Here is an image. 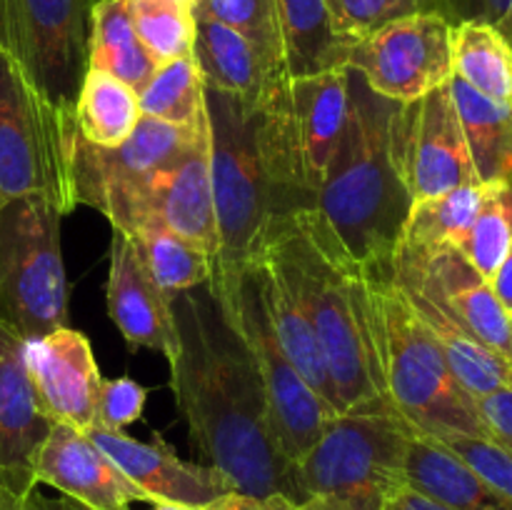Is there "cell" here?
Returning a JSON list of instances; mask_svg holds the SVG:
<instances>
[{"label": "cell", "instance_id": "cell-1", "mask_svg": "<svg viewBox=\"0 0 512 510\" xmlns=\"http://www.w3.org/2000/svg\"><path fill=\"white\" fill-rule=\"evenodd\" d=\"M180 350L170 360L173 393L190 440L238 493L285 495L305 503L298 465L270 425L258 365L205 285L173 295Z\"/></svg>", "mask_w": 512, "mask_h": 510}, {"label": "cell", "instance_id": "cell-2", "mask_svg": "<svg viewBox=\"0 0 512 510\" xmlns=\"http://www.w3.org/2000/svg\"><path fill=\"white\" fill-rule=\"evenodd\" d=\"M290 83V80H288ZM288 83L245 103L205 83L218 253L213 278L228 280L313 213L315 188L303 165Z\"/></svg>", "mask_w": 512, "mask_h": 510}, {"label": "cell", "instance_id": "cell-3", "mask_svg": "<svg viewBox=\"0 0 512 510\" xmlns=\"http://www.w3.org/2000/svg\"><path fill=\"white\" fill-rule=\"evenodd\" d=\"M348 75V123L315 190L313 213L298 225L340 268L390 275L413 208L398 155L403 103L375 95L355 70L348 68Z\"/></svg>", "mask_w": 512, "mask_h": 510}, {"label": "cell", "instance_id": "cell-4", "mask_svg": "<svg viewBox=\"0 0 512 510\" xmlns=\"http://www.w3.org/2000/svg\"><path fill=\"white\" fill-rule=\"evenodd\" d=\"M385 398L430 438H490L478 400L458 383L438 340L390 275H363Z\"/></svg>", "mask_w": 512, "mask_h": 510}, {"label": "cell", "instance_id": "cell-5", "mask_svg": "<svg viewBox=\"0 0 512 510\" xmlns=\"http://www.w3.org/2000/svg\"><path fill=\"white\" fill-rule=\"evenodd\" d=\"M265 255L283 265L298 290L333 380L340 413L380 400L390 403L370 333L363 275L340 268L300 225L275 240Z\"/></svg>", "mask_w": 512, "mask_h": 510}, {"label": "cell", "instance_id": "cell-6", "mask_svg": "<svg viewBox=\"0 0 512 510\" xmlns=\"http://www.w3.org/2000/svg\"><path fill=\"white\" fill-rule=\"evenodd\" d=\"M410 435L413 428L385 400L333 415L298 460L305 498L335 510H383L405 488Z\"/></svg>", "mask_w": 512, "mask_h": 510}, {"label": "cell", "instance_id": "cell-7", "mask_svg": "<svg viewBox=\"0 0 512 510\" xmlns=\"http://www.w3.org/2000/svg\"><path fill=\"white\" fill-rule=\"evenodd\" d=\"M60 218L43 195L0 205V323L25 343L68 325Z\"/></svg>", "mask_w": 512, "mask_h": 510}, {"label": "cell", "instance_id": "cell-8", "mask_svg": "<svg viewBox=\"0 0 512 510\" xmlns=\"http://www.w3.org/2000/svg\"><path fill=\"white\" fill-rule=\"evenodd\" d=\"M73 113L30 85L0 50V205L43 195L63 215L78 205L73 185Z\"/></svg>", "mask_w": 512, "mask_h": 510}, {"label": "cell", "instance_id": "cell-9", "mask_svg": "<svg viewBox=\"0 0 512 510\" xmlns=\"http://www.w3.org/2000/svg\"><path fill=\"white\" fill-rule=\"evenodd\" d=\"M208 290L223 310L225 320L248 345L263 380L275 440L280 450L298 465V460L318 443L325 423L338 413L305 383L303 375L280 348L263 305L255 265L235 278L210 280Z\"/></svg>", "mask_w": 512, "mask_h": 510}, {"label": "cell", "instance_id": "cell-10", "mask_svg": "<svg viewBox=\"0 0 512 510\" xmlns=\"http://www.w3.org/2000/svg\"><path fill=\"white\" fill-rule=\"evenodd\" d=\"M95 0H0V50L40 95L73 113L88 73Z\"/></svg>", "mask_w": 512, "mask_h": 510}, {"label": "cell", "instance_id": "cell-11", "mask_svg": "<svg viewBox=\"0 0 512 510\" xmlns=\"http://www.w3.org/2000/svg\"><path fill=\"white\" fill-rule=\"evenodd\" d=\"M90 208L100 210L113 223V230L130 235L143 225H163L215 258L218 223L210 178L208 118L175 163L138 183L105 190Z\"/></svg>", "mask_w": 512, "mask_h": 510}, {"label": "cell", "instance_id": "cell-12", "mask_svg": "<svg viewBox=\"0 0 512 510\" xmlns=\"http://www.w3.org/2000/svg\"><path fill=\"white\" fill-rule=\"evenodd\" d=\"M345 68L395 103H415L453 78V23L438 13L410 15L353 43Z\"/></svg>", "mask_w": 512, "mask_h": 510}, {"label": "cell", "instance_id": "cell-13", "mask_svg": "<svg viewBox=\"0 0 512 510\" xmlns=\"http://www.w3.org/2000/svg\"><path fill=\"white\" fill-rule=\"evenodd\" d=\"M390 280L405 293L438 305L473 338L512 360V315L495 298L483 278L453 245L415 248L398 243L390 263Z\"/></svg>", "mask_w": 512, "mask_h": 510}, {"label": "cell", "instance_id": "cell-14", "mask_svg": "<svg viewBox=\"0 0 512 510\" xmlns=\"http://www.w3.org/2000/svg\"><path fill=\"white\" fill-rule=\"evenodd\" d=\"M398 155L413 203L480 185L448 83L400 108Z\"/></svg>", "mask_w": 512, "mask_h": 510}, {"label": "cell", "instance_id": "cell-15", "mask_svg": "<svg viewBox=\"0 0 512 510\" xmlns=\"http://www.w3.org/2000/svg\"><path fill=\"white\" fill-rule=\"evenodd\" d=\"M55 420L45 410L25 358V340L0 323V490L23 498Z\"/></svg>", "mask_w": 512, "mask_h": 510}, {"label": "cell", "instance_id": "cell-16", "mask_svg": "<svg viewBox=\"0 0 512 510\" xmlns=\"http://www.w3.org/2000/svg\"><path fill=\"white\" fill-rule=\"evenodd\" d=\"M85 433L148 495L153 505L170 503L203 510L205 505L235 490L220 470L213 465L188 463L158 433L148 443L135 440L125 430H108L100 425H93Z\"/></svg>", "mask_w": 512, "mask_h": 510}, {"label": "cell", "instance_id": "cell-17", "mask_svg": "<svg viewBox=\"0 0 512 510\" xmlns=\"http://www.w3.org/2000/svg\"><path fill=\"white\" fill-rule=\"evenodd\" d=\"M203 120L205 115L195 125H170L143 115L128 140L115 148H100L75 133L73 185L78 205H90L105 190L138 183L155 170L175 163L195 138Z\"/></svg>", "mask_w": 512, "mask_h": 510}, {"label": "cell", "instance_id": "cell-18", "mask_svg": "<svg viewBox=\"0 0 512 510\" xmlns=\"http://www.w3.org/2000/svg\"><path fill=\"white\" fill-rule=\"evenodd\" d=\"M35 483L50 485L88 510H130L148 495L105 455L88 433L53 423L35 463Z\"/></svg>", "mask_w": 512, "mask_h": 510}, {"label": "cell", "instance_id": "cell-19", "mask_svg": "<svg viewBox=\"0 0 512 510\" xmlns=\"http://www.w3.org/2000/svg\"><path fill=\"white\" fill-rule=\"evenodd\" d=\"M108 313L118 325L130 348H150L170 360L180 350L178 320H175L173 298L160 290L153 275L145 268L133 238L123 230H113L110 240Z\"/></svg>", "mask_w": 512, "mask_h": 510}, {"label": "cell", "instance_id": "cell-20", "mask_svg": "<svg viewBox=\"0 0 512 510\" xmlns=\"http://www.w3.org/2000/svg\"><path fill=\"white\" fill-rule=\"evenodd\" d=\"M30 378L55 423L90 430L95 425L100 375L90 340L70 325L25 343Z\"/></svg>", "mask_w": 512, "mask_h": 510}, {"label": "cell", "instance_id": "cell-21", "mask_svg": "<svg viewBox=\"0 0 512 510\" xmlns=\"http://www.w3.org/2000/svg\"><path fill=\"white\" fill-rule=\"evenodd\" d=\"M193 58L205 83L245 103L268 98L278 85L290 80L288 68L270 60L248 38L198 13H195Z\"/></svg>", "mask_w": 512, "mask_h": 510}, {"label": "cell", "instance_id": "cell-22", "mask_svg": "<svg viewBox=\"0 0 512 510\" xmlns=\"http://www.w3.org/2000/svg\"><path fill=\"white\" fill-rule=\"evenodd\" d=\"M288 93L305 173L310 185L318 190L348 123V68L290 78Z\"/></svg>", "mask_w": 512, "mask_h": 510}, {"label": "cell", "instance_id": "cell-23", "mask_svg": "<svg viewBox=\"0 0 512 510\" xmlns=\"http://www.w3.org/2000/svg\"><path fill=\"white\" fill-rule=\"evenodd\" d=\"M258 270V283L260 295H263V305L268 310L270 325L275 330L280 348L285 350L290 363L298 368L303 375L305 383L335 410L340 413L338 395H335L333 380H330L328 368H325L323 353H320L318 338H315L313 323H310L308 313H305L303 303L298 298L293 280L283 270V265L273 258L265 255L260 263H255Z\"/></svg>", "mask_w": 512, "mask_h": 510}, {"label": "cell", "instance_id": "cell-24", "mask_svg": "<svg viewBox=\"0 0 512 510\" xmlns=\"http://www.w3.org/2000/svg\"><path fill=\"white\" fill-rule=\"evenodd\" d=\"M405 485L450 510H512L510 500L460 455L418 430L405 450Z\"/></svg>", "mask_w": 512, "mask_h": 510}, {"label": "cell", "instance_id": "cell-25", "mask_svg": "<svg viewBox=\"0 0 512 510\" xmlns=\"http://www.w3.org/2000/svg\"><path fill=\"white\" fill-rule=\"evenodd\" d=\"M405 295H408L410 305L415 308L418 318L425 323V328L438 340L440 350H443L445 360H448L450 370L458 378V383L475 400L485 398V395L495 393V390L512 388V360L503 358L493 348H488L478 338H473L463 325L455 323L448 313H443L430 300L420 298L415 293Z\"/></svg>", "mask_w": 512, "mask_h": 510}, {"label": "cell", "instance_id": "cell-26", "mask_svg": "<svg viewBox=\"0 0 512 510\" xmlns=\"http://www.w3.org/2000/svg\"><path fill=\"white\" fill-rule=\"evenodd\" d=\"M290 78L345 68L353 45L338 33L325 0H275Z\"/></svg>", "mask_w": 512, "mask_h": 510}, {"label": "cell", "instance_id": "cell-27", "mask_svg": "<svg viewBox=\"0 0 512 510\" xmlns=\"http://www.w3.org/2000/svg\"><path fill=\"white\" fill-rule=\"evenodd\" d=\"M448 85L478 183L512 180V105L485 98L455 75Z\"/></svg>", "mask_w": 512, "mask_h": 510}, {"label": "cell", "instance_id": "cell-28", "mask_svg": "<svg viewBox=\"0 0 512 510\" xmlns=\"http://www.w3.org/2000/svg\"><path fill=\"white\" fill-rule=\"evenodd\" d=\"M88 68L123 80L135 93L158 68L135 33L128 0H95Z\"/></svg>", "mask_w": 512, "mask_h": 510}, {"label": "cell", "instance_id": "cell-29", "mask_svg": "<svg viewBox=\"0 0 512 510\" xmlns=\"http://www.w3.org/2000/svg\"><path fill=\"white\" fill-rule=\"evenodd\" d=\"M140 118L138 93L130 85L103 70L88 68L73 108L75 128L88 143L115 148L128 140Z\"/></svg>", "mask_w": 512, "mask_h": 510}, {"label": "cell", "instance_id": "cell-30", "mask_svg": "<svg viewBox=\"0 0 512 510\" xmlns=\"http://www.w3.org/2000/svg\"><path fill=\"white\" fill-rule=\"evenodd\" d=\"M453 75L485 98L512 105V48L493 25H453Z\"/></svg>", "mask_w": 512, "mask_h": 510}, {"label": "cell", "instance_id": "cell-31", "mask_svg": "<svg viewBox=\"0 0 512 510\" xmlns=\"http://www.w3.org/2000/svg\"><path fill=\"white\" fill-rule=\"evenodd\" d=\"M145 268L163 293L203 288L213 278V255L163 225H143L130 233Z\"/></svg>", "mask_w": 512, "mask_h": 510}, {"label": "cell", "instance_id": "cell-32", "mask_svg": "<svg viewBox=\"0 0 512 510\" xmlns=\"http://www.w3.org/2000/svg\"><path fill=\"white\" fill-rule=\"evenodd\" d=\"M140 113L170 125H195L205 115V80L193 53L158 65L138 90Z\"/></svg>", "mask_w": 512, "mask_h": 510}, {"label": "cell", "instance_id": "cell-33", "mask_svg": "<svg viewBox=\"0 0 512 510\" xmlns=\"http://www.w3.org/2000/svg\"><path fill=\"white\" fill-rule=\"evenodd\" d=\"M483 185H463L435 198L415 200L405 220L400 243L415 248H458L478 213Z\"/></svg>", "mask_w": 512, "mask_h": 510}, {"label": "cell", "instance_id": "cell-34", "mask_svg": "<svg viewBox=\"0 0 512 510\" xmlns=\"http://www.w3.org/2000/svg\"><path fill=\"white\" fill-rule=\"evenodd\" d=\"M512 245V180L483 185L473 225L458 250L483 278H493Z\"/></svg>", "mask_w": 512, "mask_h": 510}, {"label": "cell", "instance_id": "cell-35", "mask_svg": "<svg viewBox=\"0 0 512 510\" xmlns=\"http://www.w3.org/2000/svg\"><path fill=\"white\" fill-rule=\"evenodd\" d=\"M135 33L155 65L193 53L195 13L180 0H128Z\"/></svg>", "mask_w": 512, "mask_h": 510}, {"label": "cell", "instance_id": "cell-36", "mask_svg": "<svg viewBox=\"0 0 512 510\" xmlns=\"http://www.w3.org/2000/svg\"><path fill=\"white\" fill-rule=\"evenodd\" d=\"M193 10L228 25L263 50L270 60L285 65L283 30L275 0H198Z\"/></svg>", "mask_w": 512, "mask_h": 510}, {"label": "cell", "instance_id": "cell-37", "mask_svg": "<svg viewBox=\"0 0 512 510\" xmlns=\"http://www.w3.org/2000/svg\"><path fill=\"white\" fill-rule=\"evenodd\" d=\"M338 33L350 45L400 18L438 13L445 18V0H325Z\"/></svg>", "mask_w": 512, "mask_h": 510}, {"label": "cell", "instance_id": "cell-38", "mask_svg": "<svg viewBox=\"0 0 512 510\" xmlns=\"http://www.w3.org/2000/svg\"><path fill=\"white\" fill-rule=\"evenodd\" d=\"M435 440L448 445L480 478L488 480L500 495H505L512 503V453L508 448L495 443L493 438H468V435Z\"/></svg>", "mask_w": 512, "mask_h": 510}, {"label": "cell", "instance_id": "cell-39", "mask_svg": "<svg viewBox=\"0 0 512 510\" xmlns=\"http://www.w3.org/2000/svg\"><path fill=\"white\" fill-rule=\"evenodd\" d=\"M148 388L133 378H113L100 383L98 405H95V425L108 430H125L143 418Z\"/></svg>", "mask_w": 512, "mask_h": 510}, {"label": "cell", "instance_id": "cell-40", "mask_svg": "<svg viewBox=\"0 0 512 510\" xmlns=\"http://www.w3.org/2000/svg\"><path fill=\"white\" fill-rule=\"evenodd\" d=\"M445 18L458 23H488L512 48V0H445Z\"/></svg>", "mask_w": 512, "mask_h": 510}, {"label": "cell", "instance_id": "cell-41", "mask_svg": "<svg viewBox=\"0 0 512 510\" xmlns=\"http://www.w3.org/2000/svg\"><path fill=\"white\" fill-rule=\"evenodd\" d=\"M478 408L488 425L490 438L512 453V388L495 390L485 398H478Z\"/></svg>", "mask_w": 512, "mask_h": 510}, {"label": "cell", "instance_id": "cell-42", "mask_svg": "<svg viewBox=\"0 0 512 510\" xmlns=\"http://www.w3.org/2000/svg\"><path fill=\"white\" fill-rule=\"evenodd\" d=\"M203 510H300V503L285 495H248L233 490L215 503L205 505Z\"/></svg>", "mask_w": 512, "mask_h": 510}, {"label": "cell", "instance_id": "cell-43", "mask_svg": "<svg viewBox=\"0 0 512 510\" xmlns=\"http://www.w3.org/2000/svg\"><path fill=\"white\" fill-rule=\"evenodd\" d=\"M0 510H88L85 505L75 503L70 498H48V495L40 493L38 488L30 490L23 498H13V495L3 493L0 498Z\"/></svg>", "mask_w": 512, "mask_h": 510}, {"label": "cell", "instance_id": "cell-44", "mask_svg": "<svg viewBox=\"0 0 512 510\" xmlns=\"http://www.w3.org/2000/svg\"><path fill=\"white\" fill-rule=\"evenodd\" d=\"M490 288H493L500 305L512 315V245L508 255L503 258V263L498 265V270H495L493 278H490Z\"/></svg>", "mask_w": 512, "mask_h": 510}, {"label": "cell", "instance_id": "cell-45", "mask_svg": "<svg viewBox=\"0 0 512 510\" xmlns=\"http://www.w3.org/2000/svg\"><path fill=\"white\" fill-rule=\"evenodd\" d=\"M383 510H450V508H445V505L425 498L423 493H418V490H413L405 485V488L400 490L393 500H388V503H385Z\"/></svg>", "mask_w": 512, "mask_h": 510}, {"label": "cell", "instance_id": "cell-46", "mask_svg": "<svg viewBox=\"0 0 512 510\" xmlns=\"http://www.w3.org/2000/svg\"><path fill=\"white\" fill-rule=\"evenodd\" d=\"M300 510H335V508H330L328 503H323V500L318 498H308L305 503H300Z\"/></svg>", "mask_w": 512, "mask_h": 510}, {"label": "cell", "instance_id": "cell-47", "mask_svg": "<svg viewBox=\"0 0 512 510\" xmlns=\"http://www.w3.org/2000/svg\"><path fill=\"white\" fill-rule=\"evenodd\" d=\"M150 510H198V508H185V505H170V503H155Z\"/></svg>", "mask_w": 512, "mask_h": 510}, {"label": "cell", "instance_id": "cell-48", "mask_svg": "<svg viewBox=\"0 0 512 510\" xmlns=\"http://www.w3.org/2000/svg\"><path fill=\"white\" fill-rule=\"evenodd\" d=\"M180 3H190V5H193V0H180Z\"/></svg>", "mask_w": 512, "mask_h": 510}, {"label": "cell", "instance_id": "cell-49", "mask_svg": "<svg viewBox=\"0 0 512 510\" xmlns=\"http://www.w3.org/2000/svg\"><path fill=\"white\" fill-rule=\"evenodd\" d=\"M195 3H198V0H193V8H195Z\"/></svg>", "mask_w": 512, "mask_h": 510}, {"label": "cell", "instance_id": "cell-50", "mask_svg": "<svg viewBox=\"0 0 512 510\" xmlns=\"http://www.w3.org/2000/svg\"><path fill=\"white\" fill-rule=\"evenodd\" d=\"M0 498H3V490H0Z\"/></svg>", "mask_w": 512, "mask_h": 510}]
</instances>
